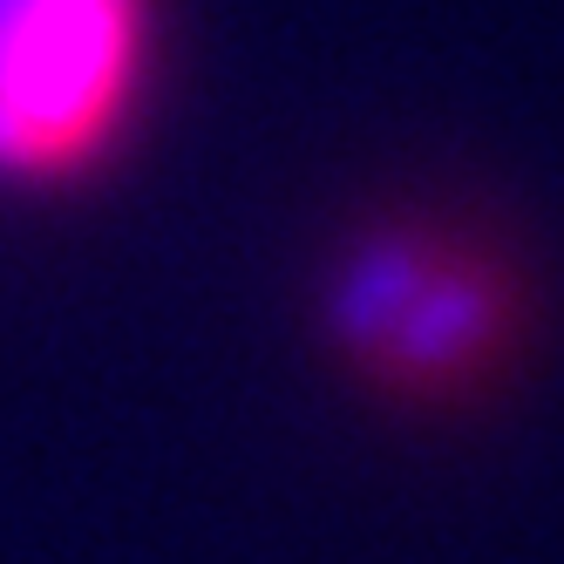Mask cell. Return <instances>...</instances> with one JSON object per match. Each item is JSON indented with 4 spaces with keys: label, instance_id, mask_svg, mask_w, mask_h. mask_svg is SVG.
<instances>
[{
    "label": "cell",
    "instance_id": "6da1fadb",
    "mask_svg": "<svg viewBox=\"0 0 564 564\" xmlns=\"http://www.w3.org/2000/svg\"><path fill=\"white\" fill-rule=\"evenodd\" d=\"M319 347L388 409H463L531 340L523 259L456 212L360 218L319 265Z\"/></svg>",
    "mask_w": 564,
    "mask_h": 564
},
{
    "label": "cell",
    "instance_id": "7a4b0ae2",
    "mask_svg": "<svg viewBox=\"0 0 564 564\" xmlns=\"http://www.w3.org/2000/svg\"><path fill=\"white\" fill-rule=\"evenodd\" d=\"M164 62V0H0V184L75 191L116 164Z\"/></svg>",
    "mask_w": 564,
    "mask_h": 564
}]
</instances>
